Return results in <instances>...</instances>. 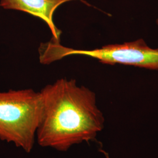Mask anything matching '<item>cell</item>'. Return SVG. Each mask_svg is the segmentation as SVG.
Instances as JSON below:
<instances>
[{"label":"cell","instance_id":"obj_6","mask_svg":"<svg viewBox=\"0 0 158 158\" xmlns=\"http://www.w3.org/2000/svg\"><path fill=\"white\" fill-rule=\"evenodd\" d=\"M156 23H157V25H158V19L156 20Z\"/></svg>","mask_w":158,"mask_h":158},{"label":"cell","instance_id":"obj_2","mask_svg":"<svg viewBox=\"0 0 158 158\" xmlns=\"http://www.w3.org/2000/svg\"><path fill=\"white\" fill-rule=\"evenodd\" d=\"M42 110L40 91L28 89L0 92V139L31 152Z\"/></svg>","mask_w":158,"mask_h":158},{"label":"cell","instance_id":"obj_4","mask_svg":"<svg viewBox=\"0 0 158 158\" xmlns=\"http://www.w3.org/2000/svg\"><path fill=\"white\" fill-rule=\"evenodd\" d=\"M72 1L76 0H1L0 6L6 10L24 12L41 19L51 31L52 41L60 43L62 31L54 23L53 15L59 6Z\"/></svg>","mask_w":158,"mask_h":158},{"label":"cell","instance_id":"obj_5","mask_svg":"<svg viewBox=\"0 0 158 158\" xmlns=\"http://www.w3.org/2000/svg\"><path fill=\"white\" fill-rule=\"evenodd\" d=\"M102 152L104 154V155L106 156V158H110L109 156H108V154L106 152H105L104 151H103V150H102Z\"/></svg>","mask_w":158,"mask_h":158},{"label":"cell","instance_id":"obj_3","mask_svg":"<svg viewBox=\"0 0 158 158\" xmlns=\"http://www.w3.org/2000/svg\"><path fill=\"white\" fill-rule=\"evenodd\" d=\"M40 63L48 64L73 55L90 57L103 64H121L158 70V48L153 49L143 39L111 44L92 50L75 49L53 41L42 43L39 48Z\"/></svg>","mask_w":158,"mask_h":158},{"label":"cell","instance_id":"obj_1","mask_svg":"<svg viewBox=\"0 0 158 158\" xmlns=\"http://www.w3.org/2000/svg\"><path fill=\"white\" fill-rule=\"evenodd\" d=\"M40 93L42 110L36 136L40 146L66 152L75 145L96 140L105 118L94 92L75 80L62 78Z\"/></svg>","mask_w":158,"mask_h":158}]
</instances>
